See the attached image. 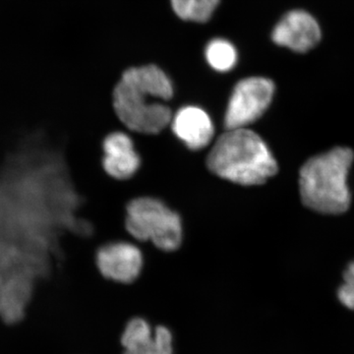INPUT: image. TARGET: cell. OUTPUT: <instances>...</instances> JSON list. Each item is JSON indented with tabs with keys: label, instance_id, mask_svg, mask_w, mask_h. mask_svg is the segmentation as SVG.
Segmentation results:
<instances>
[{
	"label": "cell",
	"instance_id": "obj_4",
	"mask_svg": "<svg viewBox=\"0 0 354 354\" xmlns=\"http://www.w3.org/2000/svg\"><path fill=\"white\" fill-rule=\"evenodd\" d=\"M125 225L137 241H151L167 252L176 250L183 241L180 216L156 198L132 200L127 205Z\"/></svg>",
	"mask_w": 354,
	"mask_h": 354
},
{
	"label": "cell",
	"instance_id": "obj_3",
	"mask_svg": "<svg viewBox=\"0 0 354 354\" xmlns=\"http://www.w3.org/2000/svg\"><path fill=\"white\" fill-rule=\"evenodd\" d=\"M113 99L116 115L131 131L158 134L171 123V109L151 88L127 77H121Z\"/></svg>",
	"mask_w": 354,
	"mask_h": 354
},
{
	"label": "cell",
	"instance_id": "obj_8",
	"mask_svg": "<svg viewBox=\"0 0 354 354\" xmlns=\"http://www.w3.org/2000/svg\"><path fill=\"white\" fill-rule=\"evenodd\" d=\"M102 150L104 171L118 180L131 178L141 165V158L127 133L118 131L109 134L102 143Z\"/></svg>",
	"mask_w": 354,
	"mask_h": 354
},
{
	"label": "cell",
	"instance_id": "obj_6",
	"mask_svg": "<svg viewBox=\"0 0 354 354\" xmlns=\"http://www.w3.org/2000/svg\"><path fill=\"white\" fill-rule=\"evenodd\" d=\"M95 265L104 278L114 283H134L143 268L138 247L128 242H113L102 246L95 254Z\"/></svg>",
	"mask_w": 354,
	"mask_h": 354
},
{
	"label": "cell",
	"instance_id": "obj_10",
	"mask_svg": "<svg viewBox=\"0 0 354 354\" xmlns=\"http://www.w3.org/2000/svg\"><path fill=\"white\" fill-rule=\"evenodd\" d=\"M122 354H174V334L167 326L158 325L153 329L152 339L123 349Z\"/></svg>",
	"mask_w": 354,
	"mask_h": 354
},
{
	"label": "cell",
	"instance_id": "obj_12",
	"mask_svg": "<svg viewBox=\"0 0 354 354\" xmlns=\"http://www.w3.org/2000/svg\"><path fill=\"white\" fill-rule=\"evenodd\" d=\"M206 58L216 71L227 72L236 64L237 53L230 41L216 39L207 46Z\"/></svg>",
	"mask_w": 354,
	"mask_h": 354
},
{
	"label": "cell",
	"instance_id": "obj_7",
	"mask_svg": "<svg viewBox=\"0 0 354 354\" xmlns=\"http://www.w3.org/2000/svg\"><path fill=\"white\" fill-rule=\"evenodd\" d=\"M272 41L297 53H306L321 39V30L310 14L301 10L290 11L283 16L272 32Z\"/></svg>",
	"mask_w": 354,
	"mask_h": 354
},
{
	"label": "cell",
	"instance_id": "obj_9",
	"mask_svg": "<svg viewBox=\"0 0 354 354\" xmlns=\"http://www.w3.org/2000/svg\"><path fill=\"white\" fill-rule=\"evenodd\" d=\"M172 131L189 150L200 151L211 144L215 127L209 114L198 106L179 109L171 120Z\"/></svg>",
	"mask_w": 354,
	"mask_h": 354
},
{
	"label": "cell",
	"instance_id": "obj_11",
	"mask_svg": "<svg viewBox=\"0 0 354 354\" xmlns=\"http://www.w3.org/2000/svg\"><path fill=\"white\" fill-rule=\"evenodd\" d=\"M174 12L181 19L206 22L218 6V0H171Z\"/></svg>",
	"mask_w": 354,
	"mask_h": 354
},
{
	"label": "cell",
	"instance_id": "obj_14",
	"mask_svg": "<svg viewBox=\"0 0 354 354\" xmlns=\"http://www.w3.org/2000/svg\"><path fill=\"white\" fill-rule=\"evenodd\" d=\"M337 297L344 308L354 311V283L344 281L337 291Z\"/></svg>",
	"mask_w": 354,
	"mask_h": 354
},
{
	"label": "cell",
	"instance_id": "obj_13",
	"mask_svg": "<svg viewBox=\"0 0 354 354\" xmlns=\"http://www.w3.org/2000/svg\"><path fill=\"white\" fill-rule=\"evenodd\" d=\"M153 329L143 317H133L125 325L120 335V346L123 349L133 348L152 339Z\"/></svg>",
	"mask_w": 354,
	"mask_h": 354
},
{
	"label": "cell",
	"instance_id": "obj_15",
	"mask_svg": "<svg viewBox=\"0 0 354 354\" xmlns=\"http://www.w3.org/2000/svg\"><path fill=\"white\" fill-rule=\"evenodd\" d=\"M344 281L354 283V261L348 266L344 272Z\"/></svg>",
	"mask_w": 354,
	"mask_h": 354
},
{
	"label": "cell",
	"instance_id": "obj_5",
	"mask_svg": "<svg viewBox=\"0 0 354 354\" xmlns=\"http://www.w3.org/2000/svg\"><path fill=\"white\" fill-rule=\"evenodd\" d=\"M274 93V83L269 79L251 77L237 83L225 111V129L247 128L259 120L271 104Z\"/></svg>",
	"mask_w": 354,
	"mask_h": 354
},
{
	"label": "cell",
	"instance_id": "obj_1",
	"mask_svg": "<svg viewBox=\"0 0 354 354\" xmlns=\"http://www.w3.org/2000/svg\"><path fill=\"white\" fill-rule=\"evenodd\" d=\"M215 176L242 186L261 185L278 171L271 151L248 128L228 129L218 137L207 157Z\"/></svg>",
	"mask_w": 354,
	"mask_h": 354
},
{
	"label": "cell",
	"instance_id": "obj_2",
	"mask_svg": "<svg viewBox=\"0 0 354 354\" xmlns=\"http://www.w3.org/2000/svg\"><path fill=\"white\" fill-rule=\"evenodd\" d=\"M353 157L351 149L339 147L305 162L299 174L300 195L305 206L328 215L348 211L351 199L348 176Z\"/></svg>",
	"mask_w": 354,
	"mask_h": 354
}]
</instances>
